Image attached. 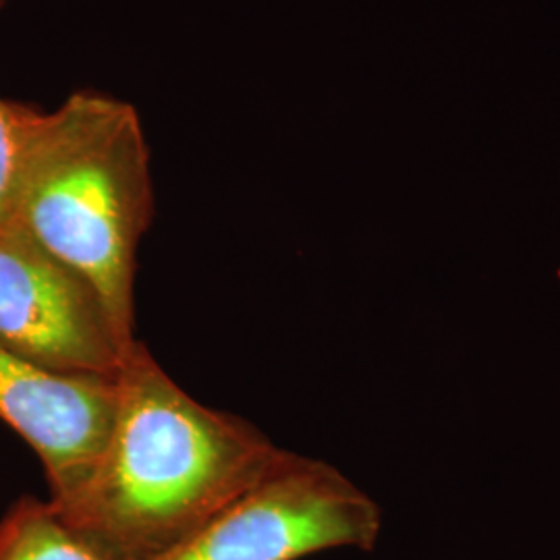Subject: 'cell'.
<instances>
[{
  "mask_svg": "<svg viewBox=\"0 0 560 560\" xmlns=\"http://www.w3.org/2000/svg\"><path fill=\"white\" fill-rule=\"evenodd\" d=\"M152 219L150 148L133 104L85 90L38 115L15 222L98 291L129 339L138 249Z\"/></svg>",
  "mask_w": 560,
  "mask_h": 560,
  "instance_id": "obj_2",
  "label": "cell"
},
{
  "mask_svg": "<svg viewBox=\"0 0 560 560\" xmlns=\"http://www.w3.org/2000/svg\"><path fill=\"white\" fill-rule=\"evenodd\" d=\"M138 339L21 224L0 226V345L44 368L117 378Z\"/></svg>",
  "mask_w": 560,
  "mask_h": 560,
  "instance_id": "obj_4",
  "label": "cell"
},
{
  "mask_svg": "<svg viewBox=\"0 0 560 560\" xmlns=\"http://www.w3.org/2000/svg\"><path fill=\"white\" fill-rule=\"evenodd\" d=\"M0 560H117L81 536L50 501L23 497L0 520Z\"/></svg>",
  "mask_w": 560,
  "mask_h": 560,
  "instance_id": "obj_6",
  "label": "cell"
},
{
  "mask_svg": "<svg viewBox=\"0 0 560 560\" xmlns=\"http://www.w3.org/2000/svg\"><path fill=\"white\" fill-rule=\"evenodd\" d=\"M382 509L335 465L284 451L277 465L159 560H300L374 550Z\"/></svg>",
  "mask_w": 560,
  "mask_h": 560,
  "instance_id": "obj_3",
  "label": "cell"
},
{
  "mask_svg": "<svg viewBox=\"0 0 560 560\" xmlns=\"http://www.w3.org/2000/svg\"><path fill=\"white\" fill-rule=\"evenodd\" d=\"M40 110L0 98V226L15 222L21 180Z\"/></svg>",
  "mask_w": 560,
  "mask_h": 560,
  "instance_id": "obj_7",
  "label": "cell"
},
{
  "mask_svg": "<svg viewBox=\"0 0 560 560\" xmlns=\"http://www.w3.org/2000/svg\"><path fill=\"white\" fill-rule=\"evenodd\" d=\"M256 425L187 395L143 342L117 376L101 455L60 517L117 560H159L282 457Z\"/></svg>",
  "mask_w": 560,
  "mask_h": 560,
  "instance_id": "obj_1",
  "label": "cell"
},
{
  "mask_svg": "<svg viewBox=\"0 0 560 560\" xmlns=\"http://www.w3.org/2000/svg\"><path fill=\"white\" fill-rule=\"evenodd\" d=\"M117 378L69 374L25 360L0 345V420L40 457L50 499L73 494L110 432Z\"/></svg>",
  "mask_w": 560,
  "mask_h": 560,
  "instance_id": "obj_5",
  "label": "cell"
},
{
  "mask_svg": "<svg viewBox=\"0 0 560 560\" xmlns=\"http://www.w3.org/2000/svg\"><path fill=\"white\" fill-rule=\"evenodd\" d=\"M0 2H2V0H0Z\"/></svg>",
  "mask_w": 560,
  "mask_h": 560,
  "instance_id": "obj_8",
  "label": "cell"
}]
</instances>
